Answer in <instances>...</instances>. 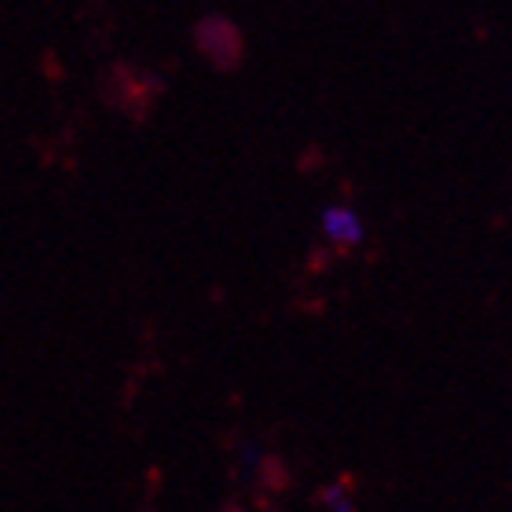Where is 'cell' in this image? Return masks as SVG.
I'll return each mask as SVG.
<instances>
[{"mask_svg":"<svg viewBox=\"0 0 512 512\" xmlns=\"http://www.w3.org/2000/svg\"><path fill=\"white\" fill-rule=\"evenodd\" d=\"M322 231H326L333 242H341V246H359V242H363V224H359V216H355L352 209H326Z\"/></svg>","mask_w":512,"mask_h":512,"instance_id":"7a4b0ae2","label":"cell"},{"mask_svg":"<svg viewBox=\"0 0 512 512\" xmlns=\"http://www.w3.org/2000/svg\"><path fill=\"white\" fill-rule=\"evenodd\" d=\"M194 44L198 52L209 59L220 70H231V66L242 59V33L235 30V22H227L224 15H205L194 30Z\"/></svg>","mask_w":512,"mask_h":512,"instance_id":"6da1fadb","label":"cell"}]
</instances>
